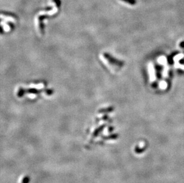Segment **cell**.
<instances>
[{
	"mask_svg": "<svg viewBox=\"0 0 184 183\" xmlns=\"http://www.w3.org/2000/svg\"><path fill=\"white\" fill-rule=\"evenodd\" d=\"M53 2H54L58 7H60V5H61V1H60V0H53Z\"/></svg>",
	"mask_w": 184,
	"mask_h": 183,
	"instance_id": "cell-1",
	"label": "cell"
},
{
	"mask_svg": "<svg viewBox=\"0 0 184 183\" xmlns=\"http://www.w3.org/2000/svg\"><path fill=\"white\" fill-rule=\"evenodd\" d=\"M29 178L26 177L23 180V183H29Z\"/></svg>",
	"mask_w": 184,
	"mask_h": 183,
	"instance_id": "cell-2",
	"label": "cell"
}]
</instances>
